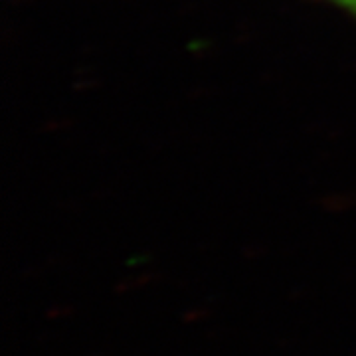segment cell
<instances>
[{
    "mask_svg": "<svg viewBox=\"0 0 356 356\" xmlns=\"http://www.w3.org/2000/svg\"><path fill=\"white\" fill-rule=\"evenodd\" d=\"M332 2H337L339 6H343L348 13H353L356 16V0H332Z\"/></svg>",
    "mask_w": 356,
    "mask_h": 356,
    "instance_id": "obj_1",
    "label": "cell"
}]
</instances>
